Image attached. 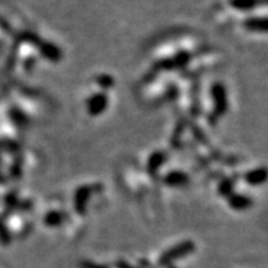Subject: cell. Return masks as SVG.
Returning a JSON list of instances; mask_svg holds the SVG:
<instances>
[{"instance_id":"8992f818","label":"cell","mask_w":268,"mask_h":268,"mask_svg":"<svg viewBox=\"0 0 268 268\" xmlns=\"http://www.w3.org/2000/svg\"><path fill=\"white\" fill-rule=\"evenodd\" d=\"M230 205L236 210H243L244 208L251 205V200L246 196H242V195H234L230 199Z\"/></svg>"},{"instance_id":"4fadbf2b","label":"cell","mask_w":268,"mask_h":268,"mask_svg":"<svg viewBox=\"0 0 268 268\" xmlns=\"http://www.w3.org/2000/svg\"><path fill=\"white\" fill-rule=\"evenodd\" d=\"M98 83H100L101 86H103V87H108V86H110V84L113 83V81H112V79H110V77L102 76V77H100V79H98Z\"/></svg>"},{"instance_id":"30bf717a","label":"cell","mask_w":268,"mask_h":268,"mask_svg":"<svg viewBox=\"0 0 268 268\" xmlns=\"http://www.w3.org/2000/svg\"><path fill=\"white\" fill-rule=\"evenodd\" d=\"M41 51L46 57L51 58V60L54 61H56L58 57H60V53H58V50L55 48V46H54V45H50V44L45 45Z\"/></svg>"},{"instance_id":"52a82bcc","label":"cell","mask_w":268,"mask_h":268,"mask_svg":"<svg viewBox=\"0 0 268 268\" xmlns=\"http://www.w3.org/2000/svg\"><path fill=\"white\" fill-rule=\"evenodd\" d=\"M164 159L165 158H164L163 153H154V154L150 157L149 163H148V169H149V171L154 173V171L158 170L159 166L164 163Z\"/></svg>"},{"instance_id":"5b68a950","label":"cell","mask_w":268,"mask_h":268,"mask_svg":"<svg viewBox=\"0 0 268 268\" xmlns=\"http://www.w3.org/2000/svg\"><path fill=\"white\" fill-rule=\"evenodd\" d=\"M244 27H247L248 30L251 31H262L265 32L267 30V21L266 19H257V18H252L248 19L246 23H244Z\"/></svg>"},{"instance_id":"8fae6325","label":"cell","mask_w":268,"mask_h":268,"mask_svg":"<svg viewBox=\"0 0 268 268\" xmlns=\"http://www.w3.org/2000/svg\"><path fill=\"white\" fill-rule=\"evenodd\" d=\"M231 189H232V182L231 180H226V182H223L222 184H221V194L222 195H227L231 192Z\"/></svg>"},{"instance_id":"7a4b0ae2","label":"cell","mask_w":268,"mask_h":268,"mask_svg":"<svg viewBox=\"0 0 268 268\" xmlns=\"http://www.w3.org/2000/svg\"><path fill=\"white\" fill-rule=\"evenodd\" d=\"M213 95L214 100H215V106H216V112L218 114L225 113V110L227 108V101H226V92H225V88H223L222 84H215L213 88Z\"/></svg>"},{"instance_id":"6da1fadb","label":"cell","mask_w":268,"mask_h":268,"mask_svg":"<svg viewBox=\"0 0 268 268\" xmlns=\"http://www.w3.org/2000/svg\"><path fill=\"white\" fill-rule=\"evenodd\" d=\"M108 105L107 97L102 93H98V95L93 96L91 100L87 103V109H88V113H91L92 116H98L106 109Z\"/></svg>"},{"instance_id":"3957f363","label":"cell","mask_w":268,"mask_h":268,"mask_svg":"<svg viewBox=\"0 0 268 268\" xmlns=\"http://www.w3.org/2000/svg\"><path fill=\"white\" fill-rule=\"evenodd\" d=\"M266 176H267V173H266L265 169H256V170L246 174V182L252 185L262 184V183H265Z\"/></svg>"},{"instance_id":"9c48e42d","label":"cell","mask_w":268,"mask_h":268,"mask_svg":"<svg viewBox=\"0 0 268 268\" xmlns=\"http://www.w3.org/2000/svg\"><path fill=\"white\" fill-rule=\"evenodd\" d=\"M231 4L239 10H247L252 9L257 4V0H232Z\"/></svg>"},{"instance_id":"ba28073f","label":"cell","mask_w":268,"mask_h":268,"mask_svg":"<svg viewBox=\"0 0 268 268\" xmlns=\"http://www.w3.org/2000/svg\"><path fill=\"white\" fill-rule=\"evenodd\" d=\"M88 188H82L81 190H79L76 194V208L77 211L80 213H83L84 209V201H86V197L88 196Z\"/></svg>"},{"instance_id":"7c38bea8","label":"cell","mask_w":268,"mask_h":268,"mask_svg":"<svg viewBox=\"0 0 268 268\" xmlns=\"http://www.w3.org/2000/svg\"><path fill=\"white\" fill-rule=\"evenodd\" d=\"M0 240L3 242H8L9 241V236H8V232H6L5 226L3 225V222L0 221Z\"/></svg>"},{"instance_id":"277c9868","label":"cell","mask_w":268,"mask_h":268,"mask_svg":"<svg viewBox=\"0 0 268 268\" xmlns=\"http://www.w3.org/2000/svg\"><path fill=\"white\" fill-rule=\"evenodd\" d=\"M188 182V176L184 173L180 171H173V173L168 174L165 178L166 184L171 185V187H179V185H184Z\"/></svg>"}]
</instances>
